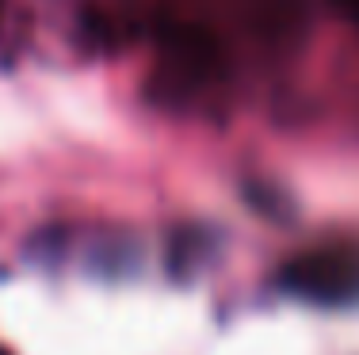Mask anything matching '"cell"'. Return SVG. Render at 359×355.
I'll return each mask as SVG.
<instances>
[{"instance_id":"obj_2","label":"cell","mask_w":359,"mask_h":355,"mask_svg":"<svg viewBox=\"0 0 359 355\" xmlns=\"http://www.w3.org/2000/svg\"><path fill=\"white\" fill-rule=\"evenodd\" d=\"M0 355H4V351H0Z\"/></svg>"},{"instance_id":"obj_1","label":"cell","mask_w":359,"mask_h":355,"mask_svg":"<svg viewBox=\"0 0 359 355\" xmlns=\"http://www.w3.org/2000/svg\"><path fill=\"white\" fill-rule=\"evenodd\" d=\"M279 286L318 306H352L359 302V241H332L294 256L279 272Z\"/></svg>"}]
</instances>
